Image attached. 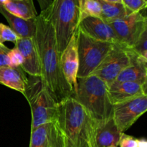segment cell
<instances>
[{"mask_svg": "<svg viewBox=\"0 0 147 147\" xmlns=\"http://www.w3.org/2000/svg\"><path fill=\"white\" fill-rule=\"evenodd\" d=\"M30 147H64L63 136L55 121L31 131Z\"/></svg>", "mask_w": 147, "mask_h": 147, "instance_id": "7c38bea8", "label": "cell"}, {"mask_svg": "<svg viewBox=\"0 0 147 147\" xmlns=\"http://www.w3.org/2000/svg\"><path fill=\"white\" fill-rule=\"evenodd\" d=\"M121 133L119 131L113 119L103 126L97 128L96 135V147L119 146Z\"/></svg>", "mask_w": 147, "mask_h": 147, "instance_id": "ac0fdd59", "label": "cell"}, {"mask_svg": "<svg viewBox=\"0 0 147 147\" xmlns=\"http://www.w3.org/2000/svg\"><path fill=\"white\" fill-rule=\"evenodd\" d=\"M105 1H108V2H111V3H121L122 1L121 0H103Z\"/></svg>", "mask_w": 147, "mask_h": 147, "instance_id": "f546056e", "label": "cell"}, {"mask_svg": "<svg viewBox=\"0 0 147 147\" xmlns=\"http://www.w3.org/2000/svg\"><path fill=\"white\" fill-rule=\"evenodd\" d=\"M78 2L79 0H53L45 9L54 29L60 55L78 27Z\"/></svg>", "mask_w": 147, "mask_h": 147, "instance_id": "277c9868", "label": "cell"}, {"mask_svg": "<svg viewBox=\"0 0 147 147\" xmlns=\"http://www.w3.org/2000/svg\"><path fill=\"white\" fill-rule=\"evenodd\" d=\"M147 110V96L113 106V119L121 134L125 133Z\"/></svg>", "mask_w": 147, "mask_h": 147, "instance_id": "9c48e42d", "label": "cell"}, {"mask_svg": "<svg viewBox=\"0 0 147 147\" xmlns=\"http://www.w3.org/2000/svg\"><path fill=\"white\" fill-rule=\"evenodd\" d=\"M75 98L83 106L97 128L113 119V106L108 96V86L94 75L78 78Z\"/></svg>", "mask_w": 147, "mask_h": 147, "instance_id": "3957f363", "label": "cell"}, {"mask_svg": "<svg viewBox=\"0 0 147 147\" xmlns=\"http://www.w3.org/2000/svg\"><path fill=\"white\" fill-rule=\"evenodd\" d=\"M121 1L129 13L140 12L146 9L147 7L146 0H121Z\"/></svg>", "mask_w": 147, "mask_h": 147, "instance_id": "7402d4cb", "label": "cell"}, {"mask_svg": "<svg viewBox=\"0 0 147 147\" xmlns=\"http://www.w3.org/2000/svg\"><path fill=\"white\" fill-rule=\"evenodd\" d=\"M119 146H120V147H136L137 139H135L134 136L123 133L121 135Z\"/></svg>", "mask_w": 147, "mask_h": 147, "instance_id": "484cf974", "label": "cell"}, {"mask_svg": "<svg viewBox=\"0 0 147 147\" xmlns=\"http://www.w3.org/2000/svg\"><path fill=\"white\" fill-rule=\"evenodd\" d=\"M34 36L40 57L42 78L57 103L67 98H74V93L66 82L60 65V53L55 34L46 10L38 14Z\"/></svg>", "mask_w": 147, "mask_h": 147, "instance_id": "6da1fadb", "label": "cell"}, {"mask_svg": "<svg viewBox=\"0 0 147 147\" xmlns=\"http://www.w3.org/2000/svg\"><path fill=\"white\" fill-rule=\"evenodd\" d=\"M60 65L63 77L74 93L75 97L77 88L78 72L79 67L77 31L70 39L65 50L60 53Z\"/></svg>", "mask_w": 147, "mask_h": 147, "instance_id": "30bf717a", "label": "cell"}, {"mask_svg": "<svg viewBox=\"0 0 147 147\" xmlns=\"http://www.w3.org/2000/svg\"><path fill=\"white\" fill-rule=\"evenodd\" d=\"M20 38L9 26L0 23V43L4 44L5 42H11L15 44Z\"/></svg>", "mask_w": 147, "mask_h": 147, "instance_id": "603a6c76", "label": "cell"}, {"mask_svg": "<svg viewBox=\"0 0 147 147\" xmlns=\"http://www.w3.org/2000/svg\"><path fill=\"white\" fill-rule=\"evenodd\" d=\"M0 13L5 17L8 22L9 27L15 32L20 38L34 37L36 33V19L24 20L14 16L4 9L0 4Z\"/></svg>", "mask_w": 147, "mask_h": 147, "instance_id": "e0dca14e", "label": "cell"}, {"mask_svg": "<svg viewBox=\"0 0 147 147\" xmlns=\"http://www.w3.org/2000/svg\"><path fill=\"white\" fill-rule=\"evenodd\" d=\"M77 46L79 60L78 78H82L92 75L107 55L112 43L95 40L78 28Z\"/></svg>", "mask_w": 147, "mask_h": 147, "instance_id": "8992f818", "label": "cell"}, {"mask_svg": "<svg viewBox=\"0 0 147 147\" xmlns=\"http://www.w3.org/2000/svg\"><path fill=\"white\" fill-rule=\"evenodd\" d=\"M130 49L139 55L147 59V31L142 34L134 45Z\"/></svg>", "mask_w": 147, "mask_h": 147, "instance_id": "cb8c5ba5", "label": "cell"}, {"mask_svg": "<svg viewBox=\"0 0 147 147\" xmlns=\"http://www.w3.org/2000/svg\"><path fill=\"white\" fill-rule=\"evenodd\" d=\"M37 1L40 4L41 11H43V10H45L50 5L53 0H37Z\"/></svg>", "mask_w": 147, "mask_h": 147, "instance_id": "83f0119b", "label": "cell"}, {"mask_svg": "<svg viewBox=\"0 0 147 147\" xmlns=\"http://www.w3.org/2000/svg\"><path fill=\"white\" fill-rule=\"evenodd\" d=\"M55 121L63 136L64 147H96L97 126L75 98L57 103Z\"/></svg>", "mask_w": 147, "mask_h": 147, "instance_id": "7a4b0ae2", "label": "cell"}, {"mask_svg": "<svg viewBox=\"0 0 147 147\" xmlns=\"http://www.w3.org/2000/svg\"><path fill=\"white\" fill-rule=\"evenodd\" d=\"M8 57L10 63V67H21L23 63V58L17 47H14L12 49H10Z\"/></svg>", "mask_w": 147, "mask_h": 147, "instance_id": "d4e9b609", "label": "cell"}, {"mask_svg": "<svg viewBox=\"0 0 147 147\" xmlns=\"http://www.w3.org/2000/svg\"><path fill=\"white\" fill-rule=\"evenodd\" d=\"M136 147H147V142L145 139H137V146Z\"/></svg>", "mask_w": 147, "mask_h": 147, "instance_id": "f1b7e54d", "label": "cell"}, {"mask_svg": "<svg viewBox=\"0 0 147 147\" xmlns=\"http://www.w3.org/2000/svg\"><path fill=\"white\" fill-rule=\"evenodd\" d=\"M146 1H147V0H146Z\"/></svg>", "mask_w": 147, "mask_h": 147, "instance_id": "1f68e13d", "label": "cell"}, {"mask_svg": "<svg viewBox=\"0 0 147 147\" xmlns=\"http://www.w3.org/2000/svg\"><path fill=\"white\" fill-rule=\"evenodd\" d=\"M146 95V86L134 82H114L108 87V96L113 106Z\"/></svg>", "mask_w": 147, "mask_h": 147, "instance_id": "5bb4252c", "label": "cell"}, {"mask_svg": "<svg viewBox=\"0 0 147 147\" xmlns=\"http://www.w3.org/2000/svg\"><path fill=\"white\" fill-rule=\"evenodd\" d=\"M130 64L131 57L128 47L120 43H113L107 55L92 75L101 79L109 87Z\"/></svg>", "mask_w": 147, "mask_h": 147, "instance_id": "52a82bcc", "label": "cell"}, {"mask_svg": "<svg viewBox=\"0 0 147 147\" xmlns=\"http://www.w3.org/2000/svg\"><path fill=\"white\" fill-rule=\"evenodd\" d=\"M9 51L10 49H9L4 44L0 43V67H5V66L10 67V63L8 57Z\"/></svg>", "mask_w": 147, "mask_h": 147, "instance_id": "4316f807", "label": "cell"}, {"mask_svg": "<svg viewBox=\"0 0 147 147\" xmlns=\"http://www.w3.org/2000/svg\"><path fill=\"white\" fill-rule=\"evenodd\" d=\"M1 5L10 14L24 20H33L38 16L33 0H6Z\"/></svg>", "mask_w": 147, "mask_h": 147, "instance_id": "d6986e66", "label": "cell"}, {"mask_svg": "<svg viewBox=\"0 0 147 147\" xmlns=\"http://www.w3.org/2000/svg\"><path fill=\"white\" fill-rule=\"evenodd\" d=\"M107 23L113 29L119 42L129 48L133 47L142 34L147 31V18L142 11L131 13Z\"/></svg>", "mask_w": 147, "mask_h": 147, "instance_id": "ba28073f", "label": "cell"}, {"mask_svg": "<svg viewBox=\"0 0 147 147\" xmlns=\"http://www.w3.org/2000/svg\"><path fill=\"white\" fill-rule=\"evenodd\" d=\"M128 50L131 57V64L118 76L114 82H134L146 86L147 59L139 55L129 47Z\"/></svg>", "mask_w": 147, "mask_h": 147, "instance_id": "9a60e30c", "label": "cell"}, {"mask_svg": "<svg viewBox=\"0 0 147 147\" xmlns=\"http://www.w3.org/2000/svg\"><path fill=\"white\" fill-rule=\"evenodd\" d=\"M109 147H119V146H109Z\"/></svg>", "mask_w": 147, "mask_h": 147, "instance_id": "4dcf8cb0", "label": "cell"}, {"mask_svg": "<svg viewBox=\"0 0 147 147\" xmlns=\"http://www.w3.org/2000/svg\"><path fill=\"white\" fill-rule=\"evenodd\" d=\"M24 96L31 109V131L55 120L57 103L49 92L42 77L27 76Z\"/></svg>", "mask_w": 147, "mask_h": 147, "instance_id": "5b68a950", "label": "cell"}, {"mask_svg": "<svg viewBox=\"0 0 147 147\" xmlns=\"http://www.w3.org/2000/svg\"><path fill=\"white\" fill-rule=\"evenodd\" d=\"M78 28L89 37L109 43H119L113 29L99 17H88L80 22Z\"/></svg>", "mask_w": 147, "mask_h": 147, "instance_id": "4fadbf2b", "label": "cell"}, {"mask_svg": "<svg viewBox=\"0 0 147 147\" xmlns=\"http://www.w3.org/2000/svg\"><path fill=\"white\" fill-rule=\"evenodd\" d=\"M79 23L88 17H99L101 15V9L96 0H79Z\"/></svg>", "mask_w": 147, "mask_h": 147, "instance_id": "44dd1931", "label": "cell"}, {"mask_svg": "<svg viewBox=\"0 0 147 147\" xmlns=\"http://www.w3.org/2000/svg\"><path fill=\"white\" fill-rule=\"evenodd\" d=\"M27 76L21 67H0V84L21 93L24 96Z\"/></svg>", "mask_w": 147, "mask_h": 147, "instance_id": "2e32d148", "label": "cell"}, {"mask_svg": "<svg viewBox=\"0 0 147 147\" xmlns=\"http://www.w3.org/2000/svg\"><path fill=\"white\" fill-rule=\"evenodd\" d=\"M14 47L18 49L22 55L23 63L21 67L24 73L30 76L42 77L40 57L34 37L19 38L14 44Z\"/></svg>", "mask_w": 147, "mask_h": 147, "instance_id": "8fae6325", "label": "cell"}, {"mask_svg": "<svg viewBox=\"0 0 147 147\" xmlns=\"http://www.w3.org/2000/svg\"><path fill=\"white\" fill-rule=\"evenodd\" d=\"M101 9L100 19L106 23L118 19L123 18L131 14L121 3H111L103 0H96Z\"/></svg>", "mask_w": 147, "mask_h": 147, "instance_id": "ffe728a7", "label": "cell"}]
</instances>
